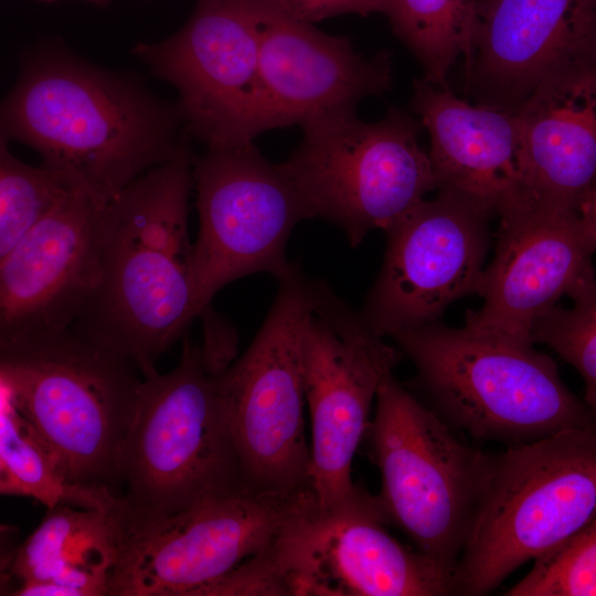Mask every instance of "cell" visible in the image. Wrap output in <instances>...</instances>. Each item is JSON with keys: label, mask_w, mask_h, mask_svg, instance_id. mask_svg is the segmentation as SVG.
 I'll use <instances>...</instances> for the list:
<instances>
[{"label": "cell", "mask_w": 596, "mask_h": 596, "mask_svg": "<svg viewBox=\"0 0 596 596\" xmlns=\"http://www.w3.org/2000/svg\"><path fill=\"white\" fill-rule=\"evenodd\" d=\"M533 343H543L572 364L585 384L584 402L596 412V292L554 306L532 329Z\"/></svg>", "instance_id": "4316f807"}, {"label": "cell", "mask_w": 596, "mask_h": 596, "mask_svg": "<svg viewBox=\"0 0 596 596\" xmlns=\"http://www.w3.org/2000/svg\"><path fill=\"white\" fill-rule=\"evenodd\" d=\"M124 355L62 333L0 347V386L73 483L120 497L118 455L135 413L140 380Z\"/></svg>", "instance_id": "8992f818"}, {"label": "cell", "mask_w": 596, "mask_h": 596, "mask_svg": "<svg viewBox=\"0 0 596 596\" xmlns=\"http://www.w3.org/2000/svg\"><path fill=\"white\" fill-rule=\"evenodd\" d=\"M507 596H596V518L567 542L539 556Z\"/></svg>", "instance_id": "484cf974"}, {"label": "cell", "mask_w": 596, "mask_h": 596, "mask_svg": "<svg viewBox=\"0 0 596 596\" xmlns=\"http://www.w3.org/2000/svg\"><path fill=\"white\" fill-rule=\"evenodd\" d=\"M313 500L311 491L245 492L158 519L120 521L108 596H202L272 545Z\"/></svg>", "instance_id": "7c38bea8"}, {"label": "cell", "mask_w": 596, "mask_h": 596, "mask_svg": "<svg viewBox=\"0 0 596 596\" xmlns=\"http://www.w3.org/2000/svg\"><path fill=\"white\" fill-rule=\"evenodd\" d=\"M414 364L411 386L455 430L482 441L526 444L567 429L596 428V412L533 345L440 321L391 337Z\"/></svg>", "instance_id": "3957f363"}, {"label": "cell", "mask_w": 596, "mask_h": 596, "mask_svg": "<svg viewBox=\"0 0 596 596\" xmlns=\"http://www.w3.org/2000/svg\"><path fill=\"white\" fill-rule=\"evenodd\" d=\"M199 215L193 243L199 316L214 295L241 277L290 270L285 249L294 227L316 210L283 163L253 143L207 146L193 170Z\"/></svg>", "instance_id": "8fae6325"}, {"label": "cell", "mask_w": 596, "mask_h": 596, "mask_svg": "<svg viewBox=\"0 0 596 596\" xmlns=\"http://www.w3.org/2000/svg\"><path fill=\"white\" fill-rule=\"evenodd\" d=\"M74 190L54 169L30 166L0 138V258Z\"/></svg>", "instance_id": "d4e9b609"}, {"label": "cell", "mask_w": 596, "mask_h": 596, "mask_svg": "<svg viewBox=\"0 0 596 596\" xmlns=\"http://www.w3.org/2000/svg\"><path fill=\"white\" fill-rule=\"evenodd\" d=\"M413 87L411 105L429 135L438 191L479 201L497 215L525 195L517 114L470 104L424 78Z\"/></svg>", "instance_id": "ffe728a7"}, {"label": "cell", "mask_w": 596, "mask_h": 596, "mask_svg": "<svg viewBox=\"0 0 596 596\" xmlns=\"http://www.w3.org/2000/svg\"><path fill=\"white\" fill-rule=\"evenodd\" d=\"M596 518V428L562 430L492 455L457 562L454 595L483 596Z\"/></svg>", "instance_id": "5b68a950"}, {"label": "cell", "mask_w": 596, "mask_h": 596, "mask_svg": "<svg viewBox=\"0 0 596 596\" xmlns=\"http://www.w3.org/2000/svg\"><path fill=\"white\" fill-rule=\"evenodd\" d=\"M315 280L292 264L245 353L215 375L247 492L311 491L302 334Z\"/></svg>", "instance_id": "ba28073f"}, {"label": "cell", "mask_w": 596, "mask_h": 596, "mask_svg": "<svg viewBox=\"0 0 596 596\" xmlns=\"http://www.w3.org/2000/svg\"><path fill=\"white\" fill-rule=\"evenodd\" d=\"M375 400L369 429L382 478L380 508L453 583L492 454L460 439L393 372L383 379Z\"/></svg>", "instance_id": "52a82bcc"}, {"label": "cell", "mask_w": 596, "mask_h": 596, "mask_svg": "<svg viewBox=\"0 0 596 596\" xmlns=\"http://www.w3.org/2000/svg\"><path fill=\"white\" fill-rule=\"evenodd\" d=\"M180 106L127 76L49 49L29 58L1 111V136L35 149L74 189L107 204L168 160Z\"/></svg>", "instance_id": "7a4b0ae2"}, {"label": "cell", "mask_w": 596, "mask_h": 596, "mask_svg": "<svg viewBox=\"0 0 596 596\" xmlns=\"http://www.w3.org/2000/svg\"><path fill=\"white\" fill-rule=\"evenodd\" d=\"M394 34L414 54L424 79L447 86L459 56L469 54L479 13L477 0H385Z\"/></svg>", "instance_id": "cb8c5ba5"}, {"label": "cell", "mask_w": 596, "mask_h": 596, "mask_svg": "<svg viewBox=\"0 0 596 596\" xmlns=\"http://www.w3.org/2000/svg\"><path fill=\"white\" fill-rule=\"evenodd\" d=\"M242 1L257 34L269 129L353 111L391 89L390 51L365 56L347 36L321 32L277 0Z\"/></svg>", "instance_id": "d6986e66"}, {"label": "cell", "mask_w": 596, "mask_h": 596, "mask_svg": "<svg viewBox=\"0 0 596 596\" xmlns=\"http://www.w3.org/2000/svg\"><path fill=\"white\" fill-rule=\"evenodd\" d=\"M515 114L525 195L578 212L596 189V72L538 92Z\"/></svg>", "instance_id": "44dd1931"}, {"label": "cell", "mask_w": 596, "mask_h": 596, "mask_svg": "<svg viewBox=\"0 0 596 596\" xmlns=\"http://www.w3.org/2000/svg\"><path fill=\"white\" fill-rule=\"evenodd\" d=\"M494 257L485 267L465 327L490 338L533 345L535 321L564 296L596 292L595 248L578 212L526 195L499 214Z\"/></svg>", "instance_id": "2e32d148"}, {"label": "cell", "mask_w": 596, "mask_h": 596, "mask_svg": "<svg viewBox=\"0 0 596 596\" xmlns=\"http://www.w3.org/2000/svg\"><path fill=\"white\" fill-rule=\"evenodd\" d=\"M299 146L283 162L312 203L317 217L340 227L351 246L385 230L437 190L428 152L418 142V118L391 107L380 120L356 110L301 126Z\"/></svg>", "instance_id": "9c48e42d"}, {"label": "cell", "mask_w": 596, "mask_h": 596, "mask_svg": "<svg viewBox=\"0 0 596 596\" xmlns=\"http://www.w3.org/2000/svg\"><path fill=\"white\" fill-rule=\"evenodd\" d=\"M387 524L377 498L330 514L307 505L264 553L272 595H454L450 578Z\"/></svg>", "instance_id": "5bb4252c"}, {"label": "cell", "mask_w": 596, "mask_h": 596, "mask_svg": "<svg viewBox=\"0 0 596 596\" xmlns=\"http://www.w3.org/2000/svg\"><path fill=\"white\" fill-rule=\"evenodd\" d=\"M119 509L111 512L62 504L10 557L14 596H108L117 555Z\"/></svg>", "instance_id": "7402d4cb"}, {"label": "cell", "mask_w": 596, "mask_h": 596, "mask_svg": "<svg viewBox=\"0 0 596 596\" xmlns=\"http://www.w3.org/2000/svg\"><path fill=\"white\" fill-rule=\"evenodd\" d=\"M105 206L71 190L0 258V347L72 328L99 281Z\"/></svg>", "instance_id": "ac0fdd59"}, {"label": "cell", "mask_w": 596, "mask_h": 596, "mask_svg": "<svg viewBox=\"0 0 596 596\" xmlns=\"http://www.w3.org/2000/svg\"><path fill=\"white\" fill-rule=\"evenodd\" d=\"M134 51L177 88L188 130L207 146L249 143L269 130L257 34L242 0H196L179 32Z\"/></svg>", "instance_id": "9a60e30c"}, {"label": "cell", "mask_w": 596, "mask_h": 596, "mask_svg": "<svg viewBox=\"0 0 596 596\" xmlns=\"http://www.w3.org/2000/svg\"><path fill=\"white\" fill-rule=\"evenodd\" d=\"M0 492L36 499L47 509L67 504L111 512L120 497L107 487L71 482L10 395L0 390Z\"/></svg>", "instance_id": "603a6c76"}, {"label": "cell", "mask_w": 596, "mask_h": 596, "mask_svg": "<svg viewBox=\"0 0 596 596\" xmlns=\"http://www.w3.org/2000/svg\"><path fill=\"white\" fill-rule=\"evenodd\" d=\"M578 214L596 252V189L582 200Z\"/></svg>", "instance_id": "f1b7e54d"}, {"label": "cell", "mask_w": 596, "mask_h": 596, "mask_svg": "<svg viewBox=\"0 0 596 596\" xmlns=\"http://www.w3.org/2000/svg\"><path fill=\"white\" fill-rule=\"evenodd\" d=\"M195 157L188 139L104 209L98 285L72 326L128 359L143 379L199 316L189 196Z\"/></svg>", "instance_id": "6da1fadb"}, {"label": "cell", "mask_w": 596, "mask_h": 596, "mask_svg": "<svg viewBox=\"0 0 596 596\" xmlns=\"http://www.w3.org/2000/svg\"><path fill=\"white\" fill-rule=\"evenodd\" d=\"M41 1L53 2V1H57V0H41ZM83 1H88V2L96 3L98 6H104V4H107L109 0H83Z\"/></svg>", "instance_id": "f546056e"}, {"label": "cell", "mask_w": 596, "mask_h": 596, "mask_svg": "<svg viewBox=\"0 0 596 596\" xmlns=\"http://www.w3.org/2000/svg\"><path fill=\"white\" fill-rule=\"evenodd\" d=\"M323 281L302 334L305 397L311 425L310 487L323 514L365 508L375 496L351 477L354 454L383 379L393 372L398 349L386 344Z\"/></svg>", "instance_id": "30bf717a"}, {"label": "cell", "mask_w": 596, "mask_h": 596, "mask_svg": "<svg viewBox=\"0 0 596 596\" xmlns=\"http://www.w3.org/2000/svg\"><path fill=\"white\" fill-rule=\"evenodd\" d=\"M290 14L312 24L334 15L354 13L366 17L383 13L385 0H277Z\"/></svg>", "instance_id": "83f0119b"}, {"label": "cell", "mask_w": 596, "mask_h": 596, "mask_svg": "<svg viewBox=\"0 0 596 596\" xmlns=\"http://www.w3.org/2000/svg\"><path fill=\"white\" fill-rule=\"evenodd\" d=\"M466 61L476 104L515 114L538 92L596 72V0H481Z\"/></svg>", "instance_id": "e0dca14e"}, {"label": "cell", "mask_w": 596, "mask_h": 596, "mask_svg": "<svg viewBox=\"0 0 596 596\" xmlns=\"http://www.w3.org/2000/svg\"><path fill=\"white\" fill-rule=\"evenodd\" d=\"M118 475L121 522L247 492L215 375L187 337L178 365L141 382Z\"/></svg>", "instance_id": "277c9868"}, {"label": "cell", "mask_w": 596, "mask_h": 596, "mask_svg": "<svg viewBox=\"0 0 596 596\" xmlns=\"http://www.w3.org/2000/svg\"><path fill=\"white\" fill-rule=\"evenodd\" d=\"M497 213L470 198L438 191L384 230V260L361 316L385 338L439 321L456 300L477 294Z\"/></svg>", "instance_id": "4fadbf2b"}]
</instances>
